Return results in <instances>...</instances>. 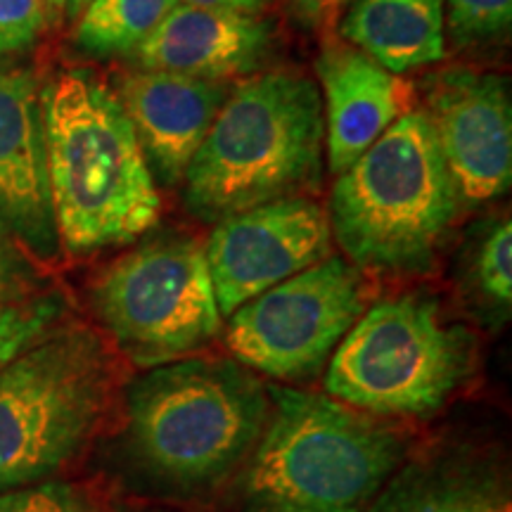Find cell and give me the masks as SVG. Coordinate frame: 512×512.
<instances>
[{"label": "cell", "instance_id": "obj_1", "mask_svg": "<svg viewBox=\"0 0 512 512\" xmlns=\"http://www.w3.org/2000/svg\"><path fill=\"white\" fill-rule=\"evenodd\" d=\"M41 98L60 247L91 254L140 238L162 200L119 95L86 69H67Z\"/></svg>", "mask_w": 512, "mask_h": 512}, {"label": "cell", "instance_id": "obj_2", "mask_svg": "<svg viewBox=\"0 0 512 512\" xmlns=\"http://www.w3.org/2000/svg\"><path fill=\"white\" fill-rule=\"evenodd\" d=\"M268 401L235 512H366L401 463V434L302 389L271 387Z\"/></svg>", "mask_w": 512, "mask_h": 512}, {"label": "cell", "instance_id": "obj_3", "mask_svg": "<svg viewBox=\"0 0 512 512\" xmlns=\"http://www.w3.org/2000/svg\"><path fill=\"white\" fill-rule=\"evenodd\" d=\"M323 100L309 76L273 69L228 95L185 171V204L219 223L316 188L323 164Z\"/></svg>", "mask_w": 512, "mask_h": 512}, {"label": "cell", "instance_id": "obj_4", "mask_svg": "<svg viewBox=\"0 0 512 512\" xmlns=\"http://www.w3.org/2000/svg\"><path fill=\"white\" fill-rule=\"evenodd\" d=\"M460 209V195L425 112L408 110L330 195V228L356 268L425 273Z\"/></svg>", "mask_w": 512, "mask_h": 512}, {"label": "cell", "instance_id": "obj_5", "mask_svg": "<svg viewBox=\"0 0 512 512\" xmlns=\"http://www.w3.org/2000/svg\"><path fill=\"white\" fill-rule=\"evenodd\" d=\"M268 392L235 361L190 358L138 377L128 392V446L159 484L200 491L254 451Z\"/></svg>", "mask_w": 512, "mask_h": 512}, {"label": "cell", "instance_id": "obj_6", "mask_svg": "<svg viewBox=\"0 0 512 512\" xmlns=\"http://www.w3.org/2000/svg\"><path fill=\"white\" fill-rule=\"evenodd\" d=\"M91 330L53 328L0 368V494L46 482L81 453L110 399Z\"/></svg>", "mask_w": 512, "mask_h": 512}, {"label": "cell", "instance_id": "obj_7", "mask_svg": "<svg viewBox=\"0 0 512 512\" xmlns=\"http://www.w3.org/2000/svg\"><path fill=\"white\" fill-rule=\"evenodd\" d=\"M472 370V337L446 323L422 294L382 299L344 335L325 389L344 406L375 415H432Z\"/></svg>", "mask_w": 512, "mask_h": 512}, {"label": "cell", "instance_id": "obj_8", "mask_svg": "<svg viewBox=\"0 0 512 512\" xmlns=\"http://www.w3.org/2000/svg\"><path fill=\"white\" fill-rule=\"evenodd\" d=\"M105 328L140 366H164L207 347L221 311L200 242L159 238L119 256L93 287Z\"/></svg>", "mask_w": 512, "mask_h": 512}, {"label": "cell", "instance_id": "obj_9", "mask_svg": "<svg viewBox=\"0 0 512 512\" xmlns=\"http://www.w3.org/2000/svg\"><path fill=\"white\" fill-rule=\"evenodd\" d=\"M363 302L361 271L328 256L230 313L226 344L245 368L309 380L366 311Z\"/></svg>", "mask_w": 512, "mask_h": 512}, {"label": "cell", "instance_id": "obj_10", "mask_svg": "<svg viewBox=\"0 0 512 512\" xmlns=\"http://www.w3.org/2000/svg\"><path fill=\"white\" fill-rule=\"evenodd\" d=\"M328 211L311 197H283L219 221L204 247L221 316L328 259Z\"/></svg>", "mask_w": 512, "mask_h": 512}, {"label": "cell", "instance_id": "obj_11", "mask_svg": "<svg viewBox=\"0 0 512 512\" xmlns=\"http://www.w3.org/2000/svg\"><path fill=\"white\" fill-rule=\"evenodd\" d=\"M434 138L460 202H489L512 183V105L508 81L475 69H446L427 86Z\"/></svg>", "mask_w": 512, "mask_h": 512}, {"label": "cell", "instance_id": "obj_12", "mask_svg": "<svg viewBox=\"0 0 512 512\" xmlns=\"http://www.w3.org/2000/svg\"><path fill=\"white\" fill-rule=\"evenodd\" d=\"M36 76L0 64V235L36 259L60 252Z\"/></svg>", "mask_w": 512, "mask_h": 512}, {"label": "cell", "instance_id": "obj_13", "mask_svg": "<svg viewBox=\"0 0 512 512\" xmlns=\"http://www.w3.org/2000/svg\"><path fill=\"white\" fill-rule=\"evenodd\" d=\"M316 72L325 98L328 166L332 174H342L408 112L411 83L342 38L325 41Z\"/></svg>", "mask_w": 512, "mask_h": 512}, {"label": "cell", "instance_id": "obj_14", "mask_svg": "<svg viewBox=\"0 0 512 512\" xmlns=\"http://www.w3.org/2000/svg\"><path fill=\"white\" fill-rule=\"evenodd\" d=\"M119 98L155 181L176 185L183 181L226 102L228 86L223 81L143 69L126 76Z\"/></svg>", "mask_w": 512, "mask_h": 512}, {"label": "cell", "instance_id": "obj_15", "mask_svg": "<svg viewBox=\"0 0 512 512\" xmlns=\"http://www.w3.org/2000/svg\"><path fill=\"white\" fill-rule=\"evenodd\" d=\"M268 48L271 29L261 19L176 3L133 57L143 69L223 81L254 72Z\"/></svg>", "mask_w": 512, "mask_h": 512}, {"label": "cell", "instance_id": "obj_16", "mask_svg": "<svg viewBox=\"0 0 512 512\" xmlns=\"http://www.w3.org/2000/svg\"><path fill=\"white\" fill-rule=\"evenodd\" d=\"M444 0H354L339 36L394 74L430 67L446 55Z\"/></svg>", "mask_w": 512, "mask_h": 512}, {"label": "cell", "instance_id": "obj_17", "mask_svg": "<svg viewBox=\"0 0 512 512\" xmlns=\"http://www.w3.org/2000/svg\"><path fill=\"white\" fill-rule=\"evenodd\" d=\"M366 512H512L505 479L489 465L434 458L389 477Z\"/></svg>", "mask_w": 512, "mask_h": 512}, {"label": "cell", "instance_id": "obj_18", "mask_svg": "<svg viewBox=\"0 0 512 512\" xmlns=\"http://www.w3.org/2000/svg\"><path fill=\"white\" fill-rule=\"evenodd\" d=\"M178 0H91L74 27V43L95 57H133Z\"/></svg>", "mask_w": 512, "mask_h": 512}, {"label": "cell", "instance_id": "obj_19", "mask_svg": "<svg viewBox=\"0 0 512 512\" xmlns=\"http://www.w3.org/2000/svg\"><path fill=\"white\" fill-rule=\"evenodd\" d=\"M62 313L64 299L60 294H36L24 302L3 306L0 309V368L36 339L57 328Z\"/></svg>", "mask_w": 512, "mask_h": 512}, {"label": "cell", "instance_id": "obj_20", "mask_svg": "<svg viewBox=\"0 0 512 512\" xmlns=\"http://www.w3.org/2000/svg\"><path fill=\"white\" fill-rule=\"evenodd\" d=\"M444 22L460 46L505 34L512 22V0H444Z\"/></svg>", "mask_w": 512, "mask_h": 512}, {"label": "cell", "instance_id": "obj_21", "mask_svg": "<svg viewBox=\"0 0 512 512\" xmlns=\"http://www.w3.org/2000/svg\"><path fill=\"white\" fill-rule=\"evenodd\" d=\"M475 283L498 306L512 302V226L505 219L482 240L475 256Z\"/></svg>", "mask_w": 512, "mask_h": 512}, {"label": "cell", "instance_id": "obj_22", "mask_svg": "<svg viewBox=\"0 0 512 512\" xmlns=\"http://www.w3.org/2000/svg\"><path fill=\"white\" fill-rule=\"evenodd\" d=\"M0 512H91L86 498L62 482H38L0 494Z\"/></svg>", "mask_w": 512, "mask_h": 512}, {"label": "cell", "instance_id": "obj_23", "mask_svg": "<svg viewBox=\"0 0 512 512\" xmlns=\"http://www.w3.org/2000/svg\"><path fill=\"white\" fill-rule=\"evenodd\" d=\"M43 0H0V55L29 50L46 27Z\"/></svg>", "mask_w": 512, "mask_h": 512}, {"label": "cell", "instance_id": "obj_24", "mask_svg": "<svg viewBox=\"0 0 512 512\" xmlns=\"http://www.w3.org/2000/svg\"><path fill=\"white\" fill-rule=\"evenodd\" d=\"M36 271L15 242L0 235V309L36 297Z\"/></svg>", "mask_w": 512, "mask_h": 512}, {"label": "cell", "instance_id": "obj_25", "mask_svg": "<svg viewBox=\"0 0 512 512\" xmlns=\"http://www.w3.org/2000/svg\"><path fill=\"white\" fill-rule=\"evenodd\" d=\"M297 22L316 31H328L342 19L354 0H285Z\"/></svg>", "mask_w": 512, "mask_h": 512}, {"label": "cell", "instance_id": "obj_26", "mask_svg": "<svg viewBox=\"0 0 512 512\" xmlns=\"http://www.w3.org/2000/svg\"><path fill=\"white\" fill-rule=\"evenodd\" d=\"M178 3L192 5V8L242 12V15H252V12L259 10L266 0H178Z\"/></svg>", "mask_w": 512, "mask_h": 512}, {"label": "cell", "instance_id": "obj_27", "mask_svg": "<svg viewBox=\"0 0 512 512\" xmlns=\"http://www.w3.org/2000/svg\"><path fill=\"white\" fill-rule=\"evenodd\" d=\"M88 3H91V0H67V5H64V15L76 22L81 12L88 8Z\"/></svg>", "mask_w": 512, "mask_h": 512}, {"label": "cell", "instance_id": "obj_28", "mask_svg": "<svg viewBox=\"0 0 512 512\" xmlns=\"http://www.w3.org/2000/svg\"><path fill=\"white\" fill-rule=\"evenodd\" d=\"M43 5H46V10H50L53 15H57V12H64V5H67V0H43Z\"/></svg>", "mask_w": 512, "mask_h": 512}]
</instances>
